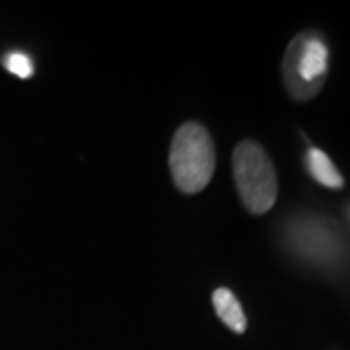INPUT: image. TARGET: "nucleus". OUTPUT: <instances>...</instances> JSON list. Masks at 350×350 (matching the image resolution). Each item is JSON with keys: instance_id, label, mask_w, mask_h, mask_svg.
Masks as SVG:
<instances>
[{"instance_id": "5", "label": "nucleus", "mask_w": 350, "mask_h": 350, "mask_svg": "<svg viewBox=\"0 0 350 350\" xmlns=\"http://www.w3.org/2000/svg\"><path fill=\"white\" fill-rule=\"evenodd\" d=\"M308 170H310L313 179L325 187L340 189L345 185V179L338 174L335 163L331 162V158L319 148H310V152H308Z\"/></svg>"}, {"instance_id": "7", "label": "nucleus", "mask_w": 350, "mask_h": 350, "mask_svg": "<svg viewBox=\"0 0 350 350\" xmlns=\"http://www.w3.org/2000/svg\"><path fill=\"white\" fill-rule=\"evenodd\" d=\"M349 214H350V208H349Z\"/></svg>"}, {"instance_id": "6", "label": "nucleus", "mask_w": 350, "mask_h": 350, "mask_svg": "<svg viewBox=\"0 0 350 350\" xmlns=\"http://www.w3.org/2000/svg\"><path fill=\"white\" fill-rule=\"evenodd\" d=\"M4 64H6V68L12 75L20 76V78H29V76L33 75V63L24 53H10L4 59Z\"/></svg>"}, {"instance_id": "1", "label": "nucleus", "mask_w": 350, "mask_h": 350, "mask_svg": "<svg viewBox=\"0 0 350 350\" xmlns=\"http://www.w3.org/2000/svg\"><path fill=\"white\" fill-rule=\"evenodd\" d=\"M216 167V152L208 131L199 123H185L177 129L170 150V170L177 189L197 195L211 183Z\"/></svg>"}, {"instance_id": "4", "label": "nucleus", "mask_w": 350, "mask_h": 350, "mask_svg": "<svg viewBox=\"0 0 350 350\" xmlns=\"http://www.w3.org/2000/svg\"><path fill=\"white\" fill-rule=\"evenodd\" d=\"M213 304L216 315L230 327L234 333H245L247 329V319L245 313L241 310V304L234 296L232 290L228 288H216L213 294Z\"/></svg>"}, {"instance_id": "3", "label": "nucleus", "mask_w": 350, "mask_h": 350, "mask_svg": "<svg viewBox=\"0 0 350 350\" xmlns=\"http://www.w3.org/2000/svg\"><path fill=\"white\" fill-rule=\"evenodd\" d=\"M329 51L317 36H298L284 55V82L296 100L313 98L325 80Z\"/></svg>"}, {"instance_id": "2", "label": "nucleus", "mask_w": 350, "mask_h": 350, "mask_svg": "<svg viewBox=\"0 0 350 350\" xmlns=\"http://www.w3.org/2000/svg\"><path fill=\"white\" fill-rule=\"evenodd\" d=\"M234 179L241 202L251 214L269 213L276 202L275 165L257 142H239L234 150Z\"/></svg>"}]
</instances>
